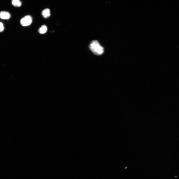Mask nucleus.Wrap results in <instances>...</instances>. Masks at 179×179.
Instances as JSON below:
<instances>
[{
  "label": "nucleus",
  "instance_id": "obj_1",
  "mask_svg": "<svg viewBox=\"0 0 179 179\" xmlns=\"http://www.w3.org/2000/svg\"><path fill=\"white\" fill-rule=\"evenodd\" d=\"M89 48L94 54L97 55L102 54L104 52V48L97 40H93L91 42L90 44Z\"/></svg>",
  "mask_w": 179,
  "mask_h": 179
},
{
  "label": "nucleus",
  "instance_id": "obj_2",
  "mask_svg": "<svg viewBox=\"0 0 179 179\" xmlns=\"http://www.w3.org/2000/svg\"><path fill=\"white\" fill-rule=\"evenodd\" d=\"M32 19L30 16H26L23 18L21 20V23L23 26H27L30 25L32 23Z\"/></svg>",
  "mask_w": 179,
  "mask_h": 179
},
{
  "label": "nucleus",
  "instance_id": "obj_3",
  "mask_svg": "<svg viewBox=\"0 0 179 179\" xmlns=\"http://www.w3.org/2000/svg\"><path fill=\"white\" fill-rule=\"evenodd\" d=\"M11 17V15L8 12L5 11L0 12V18L3 20H8Z\"/></svg>",
  "mask_w": 179,
  "mask_h": 179
},
{
  "label": "nucleus",
  "instance_id": "obj_4",
  "mask_svg": "<svg viewBox=\"0 0 179 179\" xmlns=\"http://www.w3.org/2000/svg\"><path fill=\"white\" fill-rule=\"evenodd\" d=\"M42 15L45 18L49 17L51 15L50 10L48 8L44 9L42 12Z\"/></svg>",
  "mask_w": 179,
  "mask_h": 179
},
{
  "label": "nucleus",
  "instance_id": "obj_5",
  "mask_svg": "<svg viewBox=\"0 0 179 179\" xmlns=\"http://www.w3.org/2000/svg\"><path fill=\"white\" fill-rule=\"evenodd\" d=\"M47 30V26L45 25L42 26L40 28L39 31L40 33L44 34L45 33Z\"/></svg>",
  "mask_w": 179,
  "mask_h": 179
},
{
  "label": "nucleus",
  "instance_id": "obj_6",
  "mask_svg": "<svg viewBox=\"0 0 179 179\" xmlns=\"http://www.w3.org/2000/svg\"><path fill=\"white\" fill-rule=\"evenodd\" d=\"M12 4L13 6L16 7H20L22 4L21 2L19 0H13Z\"/></svg>",
  "mask_w": 179,
  "mask_h": 179
},
{
  "label": "nucleus",
  "instance_id": "obj_7",
  "mask_svg": "<svg viewBox=\"0 0 179 179\" xmlns=\"http://www.w3.org/2000/svg\"><path fill=\"white\" fill-rule=\"evenodd\" d=\"M4 27L3 23L0 22V32H2L4 30Z\"/></svg>",
  "mask_w": 179,
  "mask_h": 179
}]
</instances>
